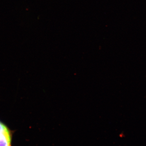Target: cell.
Masks as SVG:
<instances>
[{
	"mask_svg": "<svg viewBox=\"0 0 146 146\" xmlns=\"http://www.w3.org/2000/svg\"><path fill=\"white\" fill-rule=\"evenodd\" d=\"M13 131L8 126L0 129V146H12Z\"/></svg>",
	"mask_w": 146,
	"mask_h": 146,
	"instance_id": "6da1fadb",
	"label": "cell"
}]
</instances>
